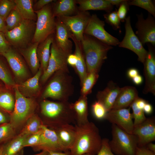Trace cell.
I'll use <instances>...</instances> for the list:
<instances>
[{"label":"cell","mask_w":155,"mask_h":155,"mask_svg":"<svg viewBox=\"0 0 155 155\" xmlns=\"http://www.w3.org/2000/svg\"><path fill=\"white\" fill-rule=\"evenodd\" d=\"M53 34L39 43L37 49V56L43 73L46 71L50 55L51 46L54 40Z\"/></svg>","instance_id":"27"},{"label":"cell","mask_w":155,"mask_h":155,"mask_svg":"<svg viewBox=\"0 0 155 155\" xmlns=\"http://www.w3.org/2000/svg\"><path fill=\"white\" fill-rule=\"evenodd\" d=\"M106 22L116 30L120 29V21L117 10L107 13L103 15Z\"/></svg>","instance_id":"40"},{"label":"cell","mask_w":155,"mask_h":155,"mask_svg":"<svg viewBox=\"0 0 155 155\" xmlns=\"http://www.w3.org/2000/svg\"><path fill=\"white\" fill-rule=\"evenodd\" d=\"M91 15L88 11H79L73 16L57 18L68 27L76 40L81 42Z\"/></svg>","instance_id":"13"},{"label":"cell","mask_w":155,"mask_h":155,"mask_svg":"<svg viewBox=\"0 0 155 155\" xmlns=\"http://www.w3.org/2000/svg\"><path fill=\"white\" fill-rule=\"evenodd\" d=\"M4 33L0 32V54L6 52L11 47Z\"/></svg>","instance_id":"46"},{"label":"cell","mask_w":155,"mask_h":155,"mask_svg":"<svg viewBox=\"0 0 155 155\" xmlns=\"http://www.w3.org/2000/svg\"><path fill=\"white\" fill-rule=\"evenodd\" d=\"M129 5H133L140 7L148 11V13L155 17V6L151 0H133L129 1Z\"/></svg>","instance_id":"37"},{"label":"cell","mask_w":155,"mask_h":155,"mask_svg":"<svg viewBox=\"0 0 155 155\" xmlns=\"http://www.w3.org/2000/svg\"><path fill=\"white\" fill-rule=\"evenodd\" d=\"M39 145L34 149L36 150L61 152L66 151L61 144L55 131L42 125Z\"/></svg>","instance_id":"16"},{"label":"cell","mask_w":155,"mask_h":155,"mask_svg":"<svg viewBox=\"0 0 155 155\" xmlns=\"http://www.w3.org/2000/svg\"><path fill=\"white\" fill-rule=\"evenodd\" d=\"M67 64L74 67L77 61L76 55L74 53L69 55L67 58Z\"/></svg>","instance_id":"49"},{"label":"cell","mask_w":155,"mask_h":155,"mask_svg":"<svg viewBox=\"0 0 155 155\" xmlns=\"http://www.w3.org/2000/svg\"><path fill=\"white\" fill-rule=\"evenodd\" d=\"M133 82L137 85L141 84L142 82L143 79L142 77L139 74L132 79Z\"/></svg>","instance_id":"53"},{"label":"cell","mask_w":155,"mask_h":155,"mask_svg":"<svg viewBox=\"0 0 155 155\" xmlns=\"http://www.w3.org/2000/svg\"><path fill=\"white\" fill-rule=\"evenodd\" d=\"M154 117L146 119L134 126L132 134L137 140V146H145L155 140V119Z\"/></svg>","instance_id":"17"},{"label":"cell","mask_w":155,"mask_h":155,"mask_svg":"<svg viewBox=\"0 0 155 155\" xmlns=\"http://www.w3.org/2000/svg\"><path fill=\"white\" fill-rule=\"evenodd\" d=\"M40 108L46 121L43 125L51 126L53 129L65 124L76 123L71 104L67 101L55 102L44 100L40 103Z\"/></svg>","instance_id":"2"},{"label":"cell","mask_w":155,"mask_h":155,"mask_svg":"<svg viewBox=\"0 0 155 155\" xmlns=\"http://www.w3.org/2000/svg\"><path fill=\"white\" fill-rule=\"evenodd\" d=\"M14 90L15 102L13 110L10 115L9 123L16 129L25 124L34 114L36 105L33 99L22 95L16 86Z\"/></svg>","instance_id":"5"},{"label":"cell","mask_w":155,"mask_h":155,"mask_svg":"<svg viewBox=\"0 0 155 155\" xmlns=\"http://www.w3.org/2000/svg\"><path fill=\"white\" fill-rule=\"evenodd\" d=\"M112 139L109 141L110 147L115 155H135L137 147V139L114 124H112Z\"/></svg>","instance_id":"4"},{"label":"cell","mask_w":155,"mask_h":155,"mask_svg":"<svg viewBox=\"0 0 155 155\" xmlns=\"http://www.w3.org/2000/svg\"><path fill=\"white\" fill-rule=\"evenodd\" d=\"M135 102L137 106L143 110L145 105L147 102L145 100L139 97L135 100Z\"/></svg>","instance_id":"50"},{"label":"cell","mask_w":155,"mask_h":155,"mask_svg":"<svg viewBox=\"0 0 155 155\" xmlns=\"http://www.w3.org/2000/svg\"><path fill=\"white\" fill-rule=\"evenodd\" d=\"M138 97V91L135 87L128 86L121 88L111 109L129 107Z\"/></svg>","instance_id":"21"},{"label":"cell","mask_w":155,"mask_h":155,"mask_svg":"<svg viewBox=\"0 0 155 155\" xmlns=\"http://www.w3.org/2000/svg\"><path fill=\"white\" fill-rule=\"evenodd\" d=\"M35 27L34 21L23 19L18 26L4 34L10 45L20 49L23 48L32 42Z\"/></svg>","instance_id":"7"},{"label":"cell","mask_w":155,"mask_h":155,"mask_svg":"<svg viewBox=\"0 0 155 155\" xmlns=\"http://www.w3.org/2000/svg\"><path fill=\"white\" fill-rule=\"evenodd\" d=\"M92 109L93 115L96 119L99 120L105 119L108 112L101 102L98 100L95 101L92 105Z\"/></svg>","instance_id":"38"},{"label":"cell","mask_w":155,"mask_h":155,"mask_svg":"<svg viewBox=\"0 0 155 155\" xmlns=\"http://www.w3.org/2000/svg\"><path fill=\"white\" fill-rule=\"evenodd\" d=\"M16 7L14 0H0V16L5 20L11 11Z\"/></svg>","instance_id":"39"},{"label":"cell","mask_w":155,"mask_h":155,"mask_svg":"<svg viewBox=\"0 0 155 155\" xmlns=\"http://www.w3.org/2000/svg\"><path fill=\"white\" fill-rule=\"evenodd\" d=\"M50 4L40 10L34 11L37 19L32 42L39 44L55 32L56 20Z\"/></svg>","instance_id":"6"},{"label":"cell","mask_w":155,"mask_h":155,"mask_svg":"<svg viewBox=\"0 0 155 155\" xmlns=\"http://www.w3.org/2000/svg\"><path fill=\"white\" fill-rule=\"evenodd\" d=\"M76 136L69 150L72 155L90 154L96 155L101 147L102 140L99 129L93 122L75 124Z\"/></svg>","instance_id":"1"},{"label":"cell","mask_w":155,"mask_h":155,"mask_svg":"<svg viewBox=\"0 0 155 155\" xmlns=\"http://www.w3.org/2000/svg\"><path fill=\"white\" fill-rule=\"evenodd\" d=\"M120 88L116 83L111 81L105 88L97 93V100L104 106L108 112L112 109Z\"/></svg>","instance_id":"20"},{"label":"cell","mask_w":155,"mask_h":155,"mask_svg":"<svg viewBox=\"0 0 155 155\" xmlns=\"http://www.w3.org/2000/svg\"><path fill=\"white\" fill-rule=\"evenodd\" d=\"M48 84L42 95V98H50L59 101H67L70 84L66 72L60 71Z\"/></svg>","instance_id":"8"},{"label":"cell","mask_w":155,"mask_h":155,"mask_svg":"<svg viewBox=\"0 0 155 155\" xmlns=\"http://www.w3.org/2000/svg\"><path fill=\"white\" fill-rule=\"evenodd\" d=\"M59 140L66 151L69 150L72 146L75 138L76 129L71 124H67L54 129Z\"/></svg>","instance_id":"24"},{"label":"cell","mask_w":155,"mask_h":155,"mask_svg":"<svg viewBox=\"0 0 155 155\" xmlns=\"http://www.w3.org/2000/svg\"><path fill=\"white\" fill-rule=\"evenodd\" d=\"M125 34L123 39L118 46L120 47L129 49L135 53L139 61L143 63L148 51L143 46L134 33L132 28L129 16L126 18L125 20Z\"/></svg>","instance_id":"11"},{"label":"cell","mask_w":155,"mask_h":155,"mask_svg":"<svg viewBox=\"0 0 155 155\" xmlns=\"http://www.w3.org/2000/svg\"><path fill=\"white\" fill-rule=\"evenodd\" d=\"M79 11L103 10L107 13L112 11L113 6L108 0H76Z\"/></svg>","instance_id":"26"},{"label":"cell","mask_w":155,"mask_h":155,"mask_svg":"<svg viewBox=\"0 0 155 155\" xmlns=\"http://www.w3.org/2000/svg\"><path fill=\"white\" fill-rule=\"evenodd\" d=\"M0 79L9 88L15 86L16 84L5 66L0 61Z\"/></svg>","instance_id":"41"},{"label":"cell","mask_w":155,"mask_h":155,"mask_svg":"<svg viewBox=\"0 0 155 155\" xmlns=\"http://www.w3.org/2000/svg\"><path fill=\"white\" fill-rule=\"evenodd\" d=\"M109 141L107 138L102 139L101 147L96 155H115L110 147Z\"/></svg>","instance_id":"45"},{"label":"cell","mask_w":155,"mask_h":155,"mask_svg":"<svg viewBox=\"0 0 155 155\" xmlns=\"http://www.w3.org/2000/svg\"><path fill=\"white\" fill-rule=\"evenodd\" d=\"M130 108L111 109L108 112L105 119L127 133L132 134L134 125Z\"/></svg>","instance_id":"14"},{"label":"cell","mask_w":155,"mask_h":155,"mask_svg":"<svg viewBox=\"0 0 155 155\" xmlns=\"http://www.w3.org/2000/svg\"><path fill=\"white\" fill-rule=\"evenodd\" d=\"M110 3L113 6L115 5L119 7L121 4L123 2L124 0H108Z\"/></svg>","instance_id":"57"},{"label":"cell","mask_w":155,"mask_h":155,"mask_svg":"<svg viewBox=\"0 0 155 155\" xmlns=\"http://www.w3.org/2000/svg\"><path fill=\"white\" fill-rule=\"evenodd\" d=\"M55 1L53 0H38L34 5V11L40 10L45 6Z\"/></svg>","instance_id":"47"},{"label":"cell","mask_w":155,"mask_h":155,"mask_svg":"<svg viewBox=\"0 0 155 155\" xmlns=\"http://www.w3.org/2000/svg\"><path fill=\"white\" fill-rule=\"evenodd\" d=\"M8 123L7 119L5 115L0 111V124H2Z\"/></svg>","instance_id":"56"},{"label":"cell","mask_w":155,"mask_h":155,"mask_svg":"<svg viewBox=\"0 0 155 155\" xmlns=\"http://www.w3.org/2000/svg\"><path fill=\"white\" fill-rule=\"evenodd\" d=\"M39 44L38 42H32L26 47L20 49L30 69L34 74L37 72L40 66L37 53Z\"/></svg>","instance_id":"25"},{"label":"cell","mask_w":155,"mask_h":155,"mask_svg":"<svg viewBox=\"0 0 155 155\" xmlns=\"http://www.w3.org/2000/svg\"><path fill=\"white\" fill-rule=\"evenodd\" d=\"M15 129L8 122L0 125V145L14 137Z\"/></svg>","instance_id":"36"},{"label":"cell","mask_w":155,"mask_h":155,"mask_svg":"<svg viewBox=\"0 0 155 155\" xmlns=\"http://www.w3.org/2000/svg\"><path fill=\"white\" fill-rule=\"evenodd\" d=\"M130 107L131 108L133 111L132 114L134 119V126L142 123L146 119L143 110L137 106L135 100L132 103Z\"/></svg>","instance_id":"42"},{"label":"cell","mask_w":155,"mask_h":155,"mask_svg":"<svg viewBox=\"0 0 155 155\" xmlns=\"http://www.w3.org/2000/svg\"><path fill=\"white\" fill-rule=\"evenodd\" d=\"M1 90V89H0V90Z\"/></svg>","instance_id":"63"},{"label":"cell","mask_w":155,"mask_h":155,"mask_svg":"<svg viewBox=\"0 0 155 155\" xmlns=\"http://www.w3.org/2000/svg\"><path fill=\"white\" fill-rule=\"evenodd\" d=\"M6 31L5 20L0 16V32L5 33Z\"/></svg>","instance_id":"54"},{"label":"cell","mask_w":155,"mask_h":155,"mask_svg":"<svg viewBox=\"0 0 155 155\" xmlns=\"http://www.w3.org/2000/svg\"><path fill=\"white\" fill-rule=\"evenodd\" d=\"M50 155H72L69 150L64 152H49Z\"/></svg>","instance_id":"55"},{"label":"cell","mask_w":155,"mask_h":155,"mask_svg":"<svg viewBox=\"0 0 155 155\" xmlns=\"http://www.w3.org/2000/svg\"><path fill=\"white\" fill-rule=\"evenodd\" d=\"M88 73L98 72L107 57L108 52L113 48L95 38L84 34L81 42Z\"/></svg>","instance_id":"3"},{"label":"cell","mask_w":155,"mask_h":155,"mask_svg":"<svg viewBox=\"0 0 155 155\" xmlns=\"http://www.w3.org/2000/svg\"><path fill=\"white\" fill-rule=\"evenodd\" d=\"M76 0L56 1L52 6L54 17L70 16L76 14L79 11Z\"/></svg>","instance_id":"23"},{"label":"cell","mask_w":155,"mask_h":155,"mask_svg":"<svg viewBox=\"0 0 155 155\" xmlns=\"http://www.w3.org/2000/svg\"><path fill=\"white\" fill-rule=\"evenodd\" d=\"M16 8L24 19L35 20L36 15L33 9L32 0H13Z\"/></svg>","instance_id":"30"},{"label":"cell","mask_w":155,"mask_h":155,"mask_svg":"<svg viewBox=\"0 0 155 155\" xmlns=\"http://www.w3.org/2000/svg\"><path fill=\"white\" fill-rule=\"evenodd\" d=\"M137 21L135 27V34L143 46L149 43L154 47L155 45V20L154 18L148 13L144 19L142 13L137 14Z\"/></svg>","instance_id":"12"},{"label":"cell","mask_w":155,"mask_h":155,"mask_svg":"<svg viewBox=\"0 0 155 155\" xmlns=\"http://www.w3.org/2000/svg\"><path fill=\"white\" fill-rule=\"evenodd\" d=\"M145 146L149 150L155 153V144L151 142L147 144Z\"/></svg>","instance_id":"58"},{"label":"cell","mask_w":155,"mask_h":155,"mask_svg":"<svg viewBox=\"0 0 155 155\" xmlns=\"http://www.w3.org/2000/svg\"><path fill=\"white\" fill-rule=\"evenodd\" d=\"M15 102L12 95L6 91L0 90V108L3 111L12 113L15 105Z\"/></svg>","instance_id":"33"},{"label":"cell","mask_w":155,"mask_h":155,"mask_svg":"<svg viewBox=\"0 0 155 155\" xmlns=\"http://www.w3.org/2000/svg\"><path fill=\"white\" fill-rule=\"evenodd\" d=\"M3 145L0 146V155H3Z\"/></svg>","instance_id":"60"},{"label":"cell","mask_w":155,"mask_h":155,"mask_svg":"<svg viewBox=\"0 0 155 155\" xmlns=\"http://www.w3.org/2000/svg\"><path fill=\"white\" fill-rule=\"evenodd\" d=\"M148 51L143 64L145 82L143 93L155 95V52L154 46L147 43Z\"/></svg>","instance_id":"15"},{"label":"cell","mask_w":155,"mask_h":155,"mask_svg":"<svg viewBox=\"0 0 155 155\" xmlns=\"http://www.w3.org/2000/svg\"><path fill=\"white\" fill-rule=\"evenodd\" d=\"M143 110L144 113L147 114H150L153 111V107L151 104L147 102L145 105Z\"/></svg>","instance_id":"52"},{"label":"cell","mask_w":155,"mask_h":155,"mask_svg":"<svg viewBox=\"0 0 155 155\" xmlns=\"http://www.w3.org/2000/svg\"><path fill=\"white\" fill-rule=\"evenodd\" d=\"M68 55L57 46L54 40L51 46L50 55L47 69L42 73L40 78L42 82H46L55 72L67 71V59Z\"/></svg>","instance_id":"9"},{"label":"cell","mask_w":155,"mask_h":155,"mask_svg":"<svg viewBox=\"0 0 155 155\" xmlns=\"http://www.w3.org/2000/svg\"><path fill=\"white\" fill-rule=\"evenodd\" d=\"M138 74L139 72L138 70L134 68L130 69L127 72V75L128 77L131 79Z\"/></svg>","instance_id":"51"},{"label":"cell","mask_w":155,"mask_h":155,"mask_svg":"<svg viewBox=\"0 0 155 155\" xmlns=\"http://www.w3.org/2000/svg\"><path fill=\"white\" fill-rule=\"evenodd\" d=\"M6 59L17 79L21 81L26 78L28 73L26 65L20 55L10 48L1 54Z\"/></svg>","instance_id":"18"},{"label":"cell","mask_w":155,"mask_h":155,"mask_svg":"<svg viewBox=\"0 0 155 155\" xmlns=\"http://www.w3.org/2000/svg\"><path fill=\"white\" fill-rule=\"evenodd\" d=\"M70 38L74 44V54L77 57V62L74 67L77 71L82 84L88 73L81 43L76 40L72 34L70 35Z\"/></svg>","instance_id":"28"},{"label":"cell","mask_w":155,"mask_h":155,"mask_svg":"<svg viewBox=\"0 0 155 155\" xmlns=\"http://www.w3.org/2000/svg\"><path fill=\"white\" fill-rule=\"evenodd\" d=\"M135 155H155V153L148 149L146 146L137 147Z\"/></svg>","instance_id":"48"},{"label":"cell","mask_w":155,"mask_h":155,"mask_svg":"<svg viewBox=\"0 0 155 155\" xmlns=\"http://www.w3.org/2000/svg\"><path fill=\"white\" fill-rule=\"evenodd\" d=\"M42 73L40 66L33 77L18 85L17 87L20 93L25 97L29 98L38 94L40 89L39 81Z\"/></svg>","instance_id":"22"},{"label":"cell","mask_w":155,"mask_h":155,"mask_svg":"<svg viewBox=\"0 0 155 155\" xmlns=\"http://www.w3.org/2000/svg\"><path fill=\"white\" fill-rule=\"evenodd\" d=\"M24 153L23 150L22 149L20 152L18 153L16 155H23Z\"/></svg>","instance_id":"61"},{"label":"cell","mask_w":155,"mask_h":155,"mask_svg":"<svg viewBox=\"0 0 155 155\" xmlns=\"http://www.w3.org/2000/svg\"><path fill=\"white\" fill-rule=\"evenodd\" d=\"M43 123L41 119L33 114L26 121L20 134L29 136L38 132Z\"/></svg>","instance_id":"32"},{"label":"cell","mask_w":155,"mask_h":155,"mask_svg":"<svg viewBox=\"0 0 155 155\" xmlns=\"http://www.w3.org/2000/svg\"><path fill=\"white\" fill-rule=\"evenodd\" d=\"M23 19L16 8L12 10L5 20L6 31L18 26Z\"/></svg>","instance_id":"34"},{"label":"cell","mask_w":155,"mask_h":155,"mask_svg":"<svg viewBox=\"0 0 155 155\" xmlns=\"http://www.w3.org/2000/svg\"><path fill=\"white\" fill-rule=\"evenodd\" d=\"M98 77V72H92L88 74L82 84L81 92L82 96H86L87 94L90 93Z\"/></svg>","instance_id":"35"},{"label":"cell","mask_w":155,"mask_h":155,"mask_svg":"<svg viewBox=\"0 0 155 155\" xmlns=\"http://www.w3.org/2000/svg\"><path fill=\"white\" fill-rule=\"evenodd\" d=\"M105 25L104 22L101 20L96 14H92L91 15L84 33L107 45L112 46L119 45L120 42L119 40L105 30Z\"/></svg>","instance_id":"10"},{"label":"cell","mask_w":155,"mask_h":155,"mask_svg":"<svg viewBox=\"0 0 155 155\" xmlns=\"http://www.w3.org/2000/svg\"><path fill=\"white\" fill-rule=\"evenodd\" d=\"M71 106L75 114L76 124H83L89 121L86 96H82L74 103L71 104Z\"/></svg>","instance_id":"29"},{"label":"cell","mask_w":155,"mask_h":155,"mask_svg":"<svg viewBox=\"0 0 155 155\" xmlns=\"http://www.w3.org/2000/svg\"></svg>","instance_id":"64"},{"label":"cell","mask_w":155,"mask_h":155,"mask_svg":"<svg viewBox=\"0 0 155 155\" xmlns=\"http://www.w3.org/2000/svg\"><path fill=\"white\" fill-rule=\"evenodd\" d=\"M129 1L124 0L119 6V8L117 10L119 20L120 21L122 22H125L126 15L129 10V5L128 3Z\"/></svg>","instance_id":"44"},{"label":"cell","mask_w":155,"mask_h":155,"mask_svg":"<svg viewBox=\"0 0 155 155\" xmlns=\"http://www.w3.org/2000/svg\"><path fill=\"white\" fill-rule=\"evenodd\" d=\"M28 136L19 134L3 145V155H16L23 149L24 142Z\"/></svg>","instance_id":"31"},{"label":"cell","mask_w":155,"mask_h":155,"mask_svg":"<svg viewBox=\"0 0 155 155\" xmlns=\"http://www.w3.org/2000/svg\"><path fill=\"white\" fill-rule=\"evenodd\" d=\"M32 155H50L48 152L46 151H42L36 154Z\"/></svg>","instance_id":"59"},{"label":"cell","mask_w":155,"mask_h":155,"mask_svg":"<svg viewBox=\"0 0 155 155\" xmlns=\"http://www.w3.org/2000/svg\"><path fill=\"white\" fill-rule=\"evenodd\" d=\"M55 36L54 41L57 46L66 53H71L72 42L69 38L72 34L68 27L56 18Z\"/></svg>","instance_id":"19"},{"label":"cell","mask_w":155,"mask_h":155,"mask_svg":"<svg viewBox=\"0 0 155 155\" xmlns=\"http://www.w3.org/2000/svg\"><path fill=\"white\" fill-rule=\"evenodd\" d=\"M84 155H92V154H84Z\"/></svg>","instance_id":"62"},{"label":"cell","mask_w":155,"mask_h":155,"mask_svg":"<svg viewBox=\"0 0 155 155\" xmlns=\"http://www.w3.org/2000/svg\"><path fill=\"white\" fill-rule=\"evenodd\" d=\"M41 129L37 132L29 135L25 139L23 144V147H32L34 149L39 144L41 133Z\"/></svg>","instance_id":"43"}]
</instances>
